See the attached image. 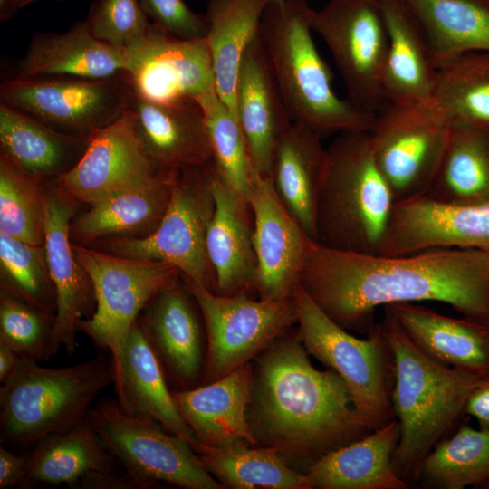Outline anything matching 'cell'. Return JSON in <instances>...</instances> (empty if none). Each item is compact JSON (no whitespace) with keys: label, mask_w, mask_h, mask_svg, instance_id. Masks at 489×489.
<instances>
[{"label":"cell","mask_w":489,"mask_h":489,"mask_svg":"<svg viewBox=\"0 0 489 489\" xmlns=\"http://www.w3.org/2000/svg\"><path fill=\"white\" fill-rule=\"evenodd\" d=\"M299 284L345 330L369 332L379 307L427 301L489 325V254L479 249L435 248L389 256L312 242Z\"/></svg>","instance_id":"cell-1"},{"label":"cell","mask_w":489,"mask_h":489,"mask_svg":"<svg viewBox=\"0 0 489 489\" xmlns=\"http://www.w3.org/2000/svg\"><path fill=\"white\" fill-rule=\"evenodd\" d=\"M288 333L254 360L248 421L257 446L310 465L374 430L339 374L315 369L297 331Z\"/></svg>","instance_id":"cell-2"},{"label":"cell","mask_w":489,"mask_h":489,"mask_svg":"<svg viewBox=\"0 0 489 489\" xmlns=\"http://www.w3.org/2000/svg\"><path fill=\"white\" fill-rule=\"evenodd\" d=\"M379 325L392 355V407L400 426L392 465L408 482L414 479L425 456L455 427L469 394L484 377L426 355L386 310Z\"/></svg>","instance_id":"cell-3"},{"label":"cell","mask_w":489,"mask_h":489,"mask_svg":"<svg viewBox=\"0 0 489 489\" xmlns=\"http://www.w3.org/2000/svg\"><path fill=\"white\" fill-rule=\"evenodd\" d=\"M310 8L306 0L270 2L258 30L287 113L321 137L369 131L374 114L333 90L332 73L312 39Z\"/></svg>","instance_id":"cell-4"},{"label":"cell","mask_w":489,"mask_h":489,"mask_svg":"<svg viewBox=\"0 0 489 489\" xmlns=\"http://www.w3.org/2000/svg\"><path fill=\"white\" fill-rule=\"evenodd\" d=\"M326 149L316 207V243L379 254L396 201L376 164L368 131L340 133Z\"/></svg>","instance_id":"cell-5"},{"label":"cell","mask_w":489,"mask_h":489,"mask_svg":"<svg viewBox=\"0 0 489 489\" xmlns=\"http://www.w3.org/2000/svg\"><path fill=\"white\" fill-rule=\"evenodd\" d=\"M22 357L14 374L0 388L2 441L34 445L85 417L100 392L115 381L111 356L66 368H45Z\"/></svg>","instance_id":"cell-6"},{"label":"cell","mask_w":489,"mask_h":489,"mask_svg":"<svg viewBox=\"0 0 489 489\" xmlns=\"http://www.w3.org/2000/svg\"><path fill=\"white\" fill-rule=\"evenodd\" d=\"M292 299L297 333L305 350L343 379L367 424L376 430L395 419L393 360L380 325L359 339L325 314L299 283Z\"/></svg>","instance_id":"cell-7"},{"label":"cell","mask_w":489,"mask_h":489,"mask_svg":"<svg viewBox=\"0 0 489 489\" xmlns=\"http://www.w3.org/2000/svg\"><path fill=\"white\" fill-rule=\"evenodd\" d=\"M88 417L106 450L137 488L159 483L185 489L225 488L206 470L185 437L150 417L125 413L116 399L101 398Z\"/></svg>","instance_id":"cell-8"},{"label":"cell","mask_w":489,"mask_h":489,"mask_svg":"<svg viewBox=\"0 0 489 489\" xmlns=\"http://www.w3.org/2000/svg\"><path fill=\"white\" fill-rule=\"evenodd\" d=\"M213 174L212 161L177 172L169 204L157 228L143 236L108 239L104 244L109 253L166 263L184 278L215 292L206 247L215 210Z\"/></svg>","instance_id":"cell-9"},{"label":"cell","mask_w":489,"mask_h":489,"mask_svg":"<svg viewBox=\"0 0 489 489\" xmlns=\"http://www.w3.org/2000/svg\"><path fill=\"white\" fill-rule=\"evenodd\" d=\"M74 254L93 288L95 310L80 323L95 346L119 369L129 331L150 300L179 277L166 263L102 253L72 244Z\"/></svg>","instance_id":"cell-10"},{"label":"cell","mask_w":489,"mask_h":489,"mask_svg":"<svg viewBox=\"0 0 489 489\" xmlns=\"http://www.w3.org/2000/svg\"><path fill=\"white\" fill-rule=\"evenodd\" d=\"M368 133L396 203L427 196L450 133L432 101H387L374 113Z\"/></svg>","instance_id":"cell-11"},{"label":"cell","mask_w":489,"mask_h":489,"mask_svg":"<svg viewBox=\"0 0 489 489\" xmlns=\"http://www.w3.org/2000/svg\"><path fill=\"white\" fill-rule=\"evenodd\" d=\"M202 315L206 348L202 384L251 362L297 324L292 297L254 300L247 293L221 295L183 277Z\"/></svg>","instance_id":"cell-12"},{"label":"cell","mask_w":489,"mask_h":489,"mask_svg":"<svg viewBox=\"0 0 489 489\" xmlns=\"http://www.w3.org/2000/svg\"><path fill=\"white\" fill-rule=\"evenodd\" d=\"M308 19L331 52L346 99L374 114L388 101L384 75L388 37L379 0H328L319 10L311 7Z\"/></svg>","instance_id":"cell-13"},{"label":"cell","mask_w":489,"mask_h":489,"mask_svg":"<svg viewBox=\"0 0 489 489\" xmlns=\"http://www.w3.org/2000/svg\"><path fill=\"white\" fill-rule=\"evenodd\" d=\"M132 90L122 76L108 79H5L0 101L60 131L91 137L129 108Z\"/></svg>","instance_id":"cell-14"},{"label":"cell","mask_w":489,"mask_h":489,"mask_svg":"<svg viewBox=\"0 0 489 489\" xmlns=\"http://www.w3.org/2000/svg\"><path fill=\"white\" fill-rule=\"evenodd\" d=\"M124 52V77L132 92L146 100H197L216 91L205 38L180 39L151 23L146 36Z\"/></svg>","instance_id":"cell-15"},{"label":"cell","mask_w":489,"mask_h":489,"mask_svg":"<svg viewBox=\"0 0 489 489\" xmlns=\"http://www.w3.org/2000/svg\"><path fill=\"white\" fill-rule=\"evenodd\" d=\"M158 173L137 136L129 109L119 120L94 132L78 162L53 185L69 202L91 206Z\"/></svg>","instance_id":"cell-16"},{"label":"cell","mask_w":489,"mask_h":489,"mask_svg":"<svg viewBox=\"0 0 489 489\" xmlns=\"http://www.w3.org/2000/svg\"><path fill=\"white\" fill-rule=\"evenodd\" d=\"M248 202L253 215L258 297L267 301L290 299L314 241L285 208L270 177L254 172Z\"/></svg>","instance_id":"cell-17"},{"label":"cell","mask_w":489,"mask_h":489,"mask_svg":"<svg viewBox=\"0 0 489 489\" xmlns=\"http://www.w3.org/2000/svg\"><path fill=\"white\" fill-rule=\"evenodd\" d=\"M435 248H472L489 254V200L448 204L425 196L396 203L379 254Z\"/></svg>","instance_id":"cell-18"},{"label":"cell","mask_w":489,"mask_h":489,"mask_svg":"<svg viewBox=\"0 0 489 489\" xmlns=\"http://www.w3.org/2000/svg\"><path fill=\"white\" fill-rule=\"evenodd\" d=\"M49 184L43 246L56 297L52 357L61 348L69 355L75 351L80 323L92 314L91 306L96 302L91 282L71 243L70 226L76 205L61 197L53 182Z\"/></svg>","instance_id":"cell-19"},{"label":"cell","mask_w":489,"mask_h":489,"mask_svg":"<svg viewBox=\"0 0 489 489\" xmlns=\"http://www.w3.org/2000/svg\"><path fill=\"white\" fill-rule=\"evenodd\" d=\"M194 301L177 278L150 300L138 318L167 379L179 389L196 387L204 373V337Z\"/></svg>","instance_id":"cell-20"},{"label":"cell","mask_w":489,"mask_h":489,"mask_svg":"<svg viewBox=\"0 0 489 489\" xmlns=\"http://www.w3.org/2000/svg\"><path fill=\"white\" fill-rule=\"evenodd\" d=\"M129 109L156 171L177 173L212 161L205 114L197 100L159 102L132 92Z\"/></svg>","instance_id":"cell-21"},{"label":"cell","mask_w":489,"mask_h":489,"mask_svg":"<svg viewBox=\"0 0 489 489\" xmlns=\"http://www.w3.org/2000/svg\"><path fill=\"white\" fill-rule=\"evenodd\" d=\"M235 109L254 172L270 177L276 144L292 121L259 34L248 45L242 59Z\"/></svg>","instance_id":"cell-22"},{"label":"cell","mask_w":489,"mask_h":489,"mask_svg":"<svg viewBox=\"0 0 489 489\" xmlns=\"http://www.w3.org/2000/svg\"><path fill=\"white\" fill-rule=\"evenodd\" d=\"M214 167V166H213ZM215 210L206 236L215 292L221 295L255 290L257 261L248 199L226 185L214 168Z\"/></svg>","instance_id":"cell-23"},{"label":"cell","mask_w":489,"mask_h":489,"mask_svg":"<svg viewBox=\"0 0 489 489\" xmlns=\"http://www.w3.org/2000/svg\"><path fill=\"white\" fill-rule=\"evenodd\" d=\"M253 384L251 361L213 382L172 390V397L200 443L219 446L244 440L257 446L248 421Z\"/></svg>","instance_id":"cell-24"},{"label":"cell","mask_w":489,"mask_h":489,"mask_svg":"<svg viewBox=\"0 0 489 489\" xmlns=\"http://www.w3.org/2000/svg\"><path fill=\"white\" fill-rule=\"evenodd\" d=\"M125 52L96 39L86 21L66 32H39L13 67L11 79L48 77L108 79L124 75Z\"/></svg>","instance_id":"cell-25"},{"label":"cell","mask_w":489,"mask_h":489,"mask_svg":"<svg viewBox=\"0 0 489 489\" xmlns=\"http://www.w3.org/2000/svg\"><path fill=\"white\" fill-rule=\"evenodd\" d=\"M409 339L434 360L482 377L489 376V325L452 318L417 302L384 307Z\"/></svg>","instance_id":"cell-26"},{"label":"cell","mask_w":489,"mask_h":489,"mask_svg":"<svg viewBox=\"0 0 489 489\" xmlns=\"http://www.w3.org/2000/svg\"><path fill=\"white\" fill-rule=\"evenodd\" d=\"M120 408L131 416L148 417L195 447L199 441L178 412L162 366L138 320L129 331L114 381Z\"/></svg>","instance_id":"cell-27"},{"label":"cell","mask_w":489,"mask_h":489,"mask_svg":"<svg viewBox=\"0 0 489 489\" xmlns=\"http://www.w3.org/2000/svg\"><path fill=\"white\" fill-rule=\"evenodd\" d=\"M326 160L321 136L304 124L292 122L276 144L270 172L278 197L314 242L317 200Z\"/></svg>","instance_id":"cell-28"},{"label":"cell","mask_w":489,"mask_h":489,"mask_svg":"<svg viewBox=\"0 0 489 489\" xmlns=\"http://www.w3.org/2000/svg\"><path fill=\"white\" fill-rule=\"evenodd\" d=\"M400 438L395 418L360 439L321 456L306 473L312 489H406L392 458Z\"/></svg>","instance_id":"cell-29"},{"label":"cell","mask_w":489,"mask_h":489,"mask_svg":"<svg viewBox=\"0 0 489 489\" xmlns=\"http://www.w3.org/2000/svg\"><path fill=\"white\" fill-rule=\"evenodd\" d=\"M177 173H158L91 205L71 222V240L88 244L107 236H143L153 232L168 208Z\"/></svg>","instance_id":"cell-30"},{"label":"cell","mask_w":489,"mask_h":489,"mask_svg":"<svg viewBox=\"0 0 489 489\" xmlns=\"http://www.w3.org/2000/svg\"><path fill=\"white\" fill-rule=\"evenodd\" d=\"M90 137L68 134L0 102V149L25 172L53 182L83 155Z\"/></svg>","instance_id":"cell-31"},{"label":"cell","mask_w":489,"mask_h":489,"mask_svg":"<svg viewBox=\"0 0 489 489\" xmlns=\"http://www.w3.org/2000/svg\"><path fill=\"white\" fill-rule=\"evenodd\" d=\"M388 48L384 75L388 101L430 100L436 77L427 38L404 0H379Z\"/></svg>","instance_id":"cell-32"},{"label":"cell","mask_w":489,"mask_h":489,"mask_svg":"<svg viewBox=\"0 0 489 489\" xmlns=\"http://www.w3.org/2000/svg\"><path fill=\"white\" fill-rule=\"evenodd\" d=\"M267 0H207V33L215 89L237 118L235 91L244 52L257 36ZM238 120V119H237Z\"/></svg>","instance_id":"cell-33"},{"label":"cell","mask_w":489,"mask_h":489,"mask_svg":"<svg viewBox=\"0 0 489 489\" xmlns=\"http://www.w3.org/2000/svg\"><path fill=\"white\" fill-rule=\"evenodd\" d=\"M91 425L88 415L69 428L51 434L28 453L24 487L33 484L72 487L85 475L118 468Z\"/></svg>","instance_id":"cell-34"},{"label":"cell","mask_w":489,"mask_h":489,"mask_svg":"<svg viewBox=\"0 0 489 489\" xmlns=\"http://www.w3.org/2000/svg\"><path fill=\"white\" fill-rule=\"evenodd\" d=\"M427 38L433 64L489 52V0H404Z\"/></svg>","instance_id":"cell-35"},{"label":"cell","mask_w":489,"mask_h":489,"mask_svg":"<svg viewBox=\"0 0 489 489\" xmlns=\"http://www.w3.org/2000/svg\"><path fill=\"white\" fill-rule=\"evenodd\" d=\"M194 450L206 470L225 487L235 489H312L306 474L292 469L275 449L244 440Z\"/></svg>","instance_id":"cell-36"},{"label":"cell","mask_w":489,"mask_h":489,"mask_svg":"<svg viewBox=\"0 0 489 489\" xmlns=\"http://www.w3.org/2000/svg\"><path fill=\"white\" fill-rule=\"evenodd\" d=\"M430 101L452 126L489 131V52H468L439 65Z\"/></svg>","instance_id":"cell-37"},{"label":"cell","mask_w":489,"mask_h":489,"mask_svg":"<svg viewBox=\"0 0 489 489\" xmlns=\"http://www.w3.org/2000/svg\"><path fill=\"white\" fill-rule=\"evenodd\" d=\"M426 197L448 204L489 200V131L450 125L446 149Z\"/></svg>","instance_id":"cell-38"},{"label":"cell","mask_w":489,"mask_h":489,"mask_svg":"<svg viewBox=\"0 0 489 489\" xmlns=\"http://www.w3.org/2000/svg\"><path fill=\"white\" fill-rule=\"evenodd\" d=\"M414 480L434 489L489 485V429L461 426L425 456Z\"/></svg>","instance_id":"cell-39"},{"label":"cell","mask_w":489,"mask_h":489,"mask_svg":"<svg viewBox=\"0 0 489 489\" xmlns=\"http://www.w3.org/2000/svg\"><path fill=\"white\" fill-rule=\"evenodd\" d=\"M46 186L0 154V233L43 244Z\"/></svg>","instance_id":"cell-40"},{"label":"cell","mask_w":489,"mask_h":489,"mask_svg":"<svg viewBox=\"0 0 489 489\" xmlns=\"http://www.w3.org/2000/svg\"><path fill=\"white\" fill-rule=\"evenodd\" d=\"M205 114L212 163L218 177L248 199L254 170L237 118L216 91L197 100Z\"/></svg>","instance_id":"cell-41"},{"label":"cell","mask_w":489,"mask_h":489,"mask_svg":"<svg viewBox=\"0 0 489 489\" xmlns=\"http://www.w3.org/2000/svg\"><path fill=\"white\" fill-rule=\"evenodd\" d=\"M1 290L55 314L56 297L45 250L0 233Z\"/></svg>","instance_id":"cell-42"},{"label":"cell","mask_w":489,"mask_h":489,"mask_svg":"<svg viewBox=\"0 0 489 489\" xmlns=\"http://www.w3.org/2000/svg\"><path fill=\"white\" fill-rule=\"evenodd\" d=\"M55 314L46 312L10 293L0 292V342L22 357L50 358Z\"/></svg>","instance_id":"cell-43"},{"label":"cell","mask_w":489,"mask_h":489,"mask_svg":"<svg viewBox=\"0 0 489 489\" xmlns=\"http://www.w3.org/2000/svg\"><path fill=\"white\" fill-rule=\"evenodd\" d=\"M85 21L96 39L120 50L140 42L151 24L139 0H96Z\"/></svg>","instance_id":"cell-44"},{"label":"cell","mask_w":489,"mask_h":489,"mask_svg":"<svg viewBox=\"0 0 489 489\" xmlns=\"http://www.w3.org/2000/svg\"><path fill=\"white\" fill-rule=\"evenodd\" d=\"M149 21L170 34L185 40L206 37L207 21L195 13L184 0H139Z\"/></svg>","instance_id":"cell-45"},{"label":"cell","mask_w":489,"mask_h":489,"mask_svg":"<svg viewBox=\"0 0 489 489\" xmlns=\"http://www.w3.org/2000/svg\"><path fill=\"white\" fill-rule=\"evenodd\" d=\"M72 487L82 489H133L131 478L120 467L91 472L80 478Z\"/></svg>","instance_id":"cell-46"},{"label":"cell","mask_w":489,"mask_h":489,"mask_svg":"<svg viewBox=\"0 0 489 489\" xmlns=\"http://www.w3.org/2000/svg\"><path fill=\"white\" fill-rule=\"evenodd\" d=\"M28 453L16 455L0 447V488H12L24 484Z\"/></svg>","instance_id":"cell-47"},{"label":"cell","mask_w":489,"mask_h":489,"mask_svg":"<svg viewBox=\"0 0 489 489\" xmlns=\"http://www.w3.org/2000/svg\"><path fill=\"white\" fill-rule=\"evenodd\" d=\"M465 413L475 418L479 427L489 429V377H484L473 388Z\"/></svg>","instance_id":"cell-48"},{"label":"cell","mask_w":489,"mask_h":489,"mask_svg":"<svg viewBox=\"0 0 489 489\" xmlns=\"http://www.w3.org/2000/svg\"><path fill=\"white\" fill-rule=\"evenodd\" d=\"M22 356L0 342V382H6L16 371Z\"/></svg>","instance_id":"cell-49"},{"label":"cell","mask_w":489,"mask_h":489,"mask_svg":"<svg viewBox=\"0 0 489 489\" xmlns=\"http://www.w3.org/2000/svg\"><path fill=\"white\" fill-rule=\"evenodd\" d=\"M21 0H0V21L13 18L20 9Z\"/></svg>","instance_id":"cell-50"},{"label":"cell","mask_w":489,"mask_h":489,"mask_svg":"<svg viewBox=\"0 0 489 489\" xmlns=\"http://www.w3.org/2000/svg\"><path fill=\"white\" fill-rule=\"evenodd\" d=\"M38 0H21L20 2V8L24 7L28 5L29 4H32L34 2H36Z\"/></svg>","instance_id":"cell-51"},{"label":"cell","mask_w":489,"mask_h":489,"mask_svg":"<svg viewBox=\"0 0 489 489\" xmlns=\"http://www.w3.org/2000/svg\"><path fill=\"white\" fill-rule=\"evenodd\" d=\"M275 1H282V0H267L268 3H270V2H275Z\"/></svg>","instance_id":"cell-52"}]
</instances>
